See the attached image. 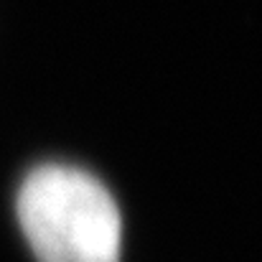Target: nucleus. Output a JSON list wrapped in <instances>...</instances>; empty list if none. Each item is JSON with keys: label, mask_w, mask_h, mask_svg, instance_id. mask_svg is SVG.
Listing matches in <instances>:
<instances>
[{"label": "nucleus", "mask_w": 262, "mask_h": 262, "mask_svg": "<svg viewBox=\"0 0 262 262\" xmlns=\"http://www.w3.org/2000/svg\"><path fill=\"white\" fill-rule=\"evenodd\" d=\"M18 216L41 262H120L117 204L79 168H36L20 186Z\"/></svg>", "instance_id": "f257e3e1"}]
</instances>
